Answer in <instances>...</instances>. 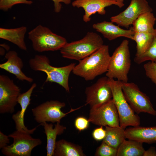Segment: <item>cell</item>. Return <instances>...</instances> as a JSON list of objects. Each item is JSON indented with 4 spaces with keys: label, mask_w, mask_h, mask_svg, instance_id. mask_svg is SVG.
<instances>
[{
    "label": "cell",
    "mask_w": 156,
    "mask_h": 156,
    "mask_svg": "<svg viewBox=\"0 0 156 156\" xmlns=\"http://www.w3.org/2000/svg\"><path fill=\"white\" fill-rule=\"evenodd\" d=\"M110 57L108 45L104 44L91 55L79 61L72 72L86 81L92 80L107 72Z\"/></svg>",
    "instance_id": "6da1fadb"
},
{
    "label": "cell",
    "mask_w": 156,
    "mask_h": 156,
    "mask_svg": "<svg viewBox=\"0 0 156 156\" xmlns=\"http://www.w3.org/2000/svg\"><path fill=\"white\" fill-rule=\"evenodd\" d=\"M29 64L31 68L35 71L44 72L47 77L45 82H54L63 87L67 92H70L68 79L76 64L72 63L65 66L56 67L50 64L49 58L44 55H36L30 59Z\"/></svg>",
    "instance_id": "7a4b0ae2"
},
{
    "label": "cell",
    "mask_w": 156,
    "mask_h": 156,
    "mask_svg": "<svg viewBox=\"0 0 156 156\" xmlns=\"http://www.w3.org/2000/svg\"><path fill=\"white\" fill-rule=\"evenodd\" d=\"M103 43L99 35L88 32L80 40L67 42L60 49V52L64 58L79 61L97 51Z\"/></svg>",
    "instance_id": "3957f363"
},
{
    "label": "cell",
    "mask_w": 156,
    "mask_h": 156,
    "mask_svg": "<svg viewBox=\"0 0 156 156\" xmlns=\"http://www.w3.org/2000/svg\"><path fill=\"white\" fill-rule=\"evenodd\" d=\"M127 40H123L111 56L106 76L124 82L128 81V75L131 66L130 54Z\"/></svg>",
    "instance_id": "277c9868"
},
{
    "label": "cell",
    "mask_w": 156,
    "mask_h": 156,
    "mask_svg": "<svg viewBox=\"0 0 156 156\" xmlns=\"http://www.w3.org/2000/svg\"><path fill=\"white\" fill-rule=\"evenodd\" d=\"M28 37L34 49L39 52L60 50L67 42L65 38L41 25L29 32Z\"/></svg>",
    "instance_id": "5b68a950"
},
{
    "label": "cell",
    "mask_w": 156,
    "mask_h": 156,
    "mask_svg": "<svg viewBox=\"0 0 156 156\" xmlns=\"http://www.w3.org/2000/svg\"><path fill=\"white\" fill-rule=\"evenodd\" d=\"M109 81L112 92V99L118 114L120 127L125 129L129 126H139L140 117L135 114L126 99L120 81L109 79Z\"/></svg>",
    "instance_id": "8992f818"
},
{
    "label": "cell",
    "mask_w": 156,
    "mask_h": 156,
    "mask_svg": "<svg viewBox=\"0 0 156 156\" xmlns=\"http://www.w3.org/2000/svg\"><path fill=\"white\" fill-rule=\"evenodd\" d=\"M31 133L24 130H16L8 136L13 139V143L1 149L6 156H30L32 149L42 143L39 138H34Z\"/></svg>",
    "instance_id": "52a82bcc"
},
{
    "label": "cell",
    "mask_w": 156,
    "mask_h": 156,
    "mask_svg": "<svg viewBox=\"0 0 156 156\" xmlns=\"http://www.w3.org/2000/svg\"><path fill=\"white\" fill-rule=\"evenodd\" d=\"M120 82L124 96L135 112L156 115V110L149 97L141 91L136 84L133 82Z\"/></svg>",
    "instance_id": "ba28073f"
},
{
    "label": "cell",
    "mask_w": 156,
    "mask_h": 156,
    "mask_svg": "<svg viewBox=\"0 0 156 156\" xmlns=\"http://www.w3.org/2000/svg\"><path fill=\"white\" fill-rule=\"evenodd\" d=\"M90 108L88 118L90 122L100 126H120L118 112L112 99Z\"/></svg>",
    "instance_id": "9c48e42d"
},
{
    "label": "cell",
    "mask_w": 156,
    "mask_h": 156,
    "mask_svg": "<svg viewBox=\"0 0 156 156\" xmlns=\"http://www.w3.org/2000/svg\"><path fill=\"white\" fill-rule=\"evenodd\" d=\"M65 105L64 102L57 100L47 101L32 109V112L34 120L38 123H60L61 119L67 114L78 109H71L69 112L64 113L61 109Z\"/></svg>",
    "instance_id": "30bf717a"
},
{
    "label": "cell",
    "mask_w": 156,
    "mask_h": 156,
    "mask_svg": "<svg viewBox=\"0 0 156 156\" xmlns=\"http://www.w3.org/2000/svg\"><path fill=\"white\" fill-rule=\"evenodd\" d=\"M20 88L13 80L5 75H0V113L12 114L21 94Z\"/></svg>",
    "instance_id": "8fae6325"
},
{
    "label": "cell",
    "mask_w": 156,
    "mask_h": 156,
    "mask_svg": "<svg viewBox=\"0 0 156 156\" xmlns=\"http://www.w3.org/2000/svg\"><path fill=\"white\" fill-rule=\"evenodd\" d=\"M85 93L86 105H89L90 107L109 101L112 99V94L109 79L106 76L100 78L86 88Z\"/></svg>",
    "instance_id": "7c38bea8"
},
{
    "label": "cell",
    "mask_w": 156,
    "mask_h": 156,
    "mask_svg": "<svg viewBox=\"0 0 156 156\" xmlns=\"http://www.w3.org/2000/svg\"><path fill=\"white\" fill-rule=\"evenodd\" d=\"M153 9L146 0H131L128 6L117 15L111 17V22L119 26L128 28L142 14L152 12Z\"/></svg>",
    "instance_id": "4fadbf2b"
},
{
    "label": "cell",
    "mask_w": 156,
    "mask_h": 156,
    "mask_svg": "<svg viewBox=\"0 0 156 156\" xmlns=\"http://www.w3.org/2000/svg\"><path fill=\"white\" fill-rule=\"evenodd\" d=\"M72 5L73 7L83 9L85 13L83 19L86 23L89 22L91 16L96 13L105 14L106 7L113 5L118 6L117 3L113 0H75Z\"/></svg>",
    "instance_id": "5bb4252c"
},
{
    "label": "cell",
    "mask_w": 156,
    "mask_h": 156,
    "mask_svg": "<svg viewBox=\"0 0 156 156\" xmlns=\"http://www.w3.org/2000/svg\"><path fill=\"white\" fill-rule=\"evenodd\" d=\"M92 27L110 41L120 37L133 40L135 33L132 27L129 29H124L118 25H114L112 22L106 21L94 24L92 25Z\"/></svg>",
    "instance_id": "9a60e30c"
},
{
    "label": "cell",
    "mask_w": 156,
    "mask_h": 156,
    "mask_svg": "<svg viewBox=\"0 0 156 156\" xmlns=\"http://www.w3.org/2000/svg\"><path fill=\"white\" fill-rule=\"evenodd\" d=\"M7 61L0 64L1 68L14 75L20 80L32 82L33 79L26 76L22 71L23 64L22 60L18 55L16 52L10 51L5 55Z\"/></svg>",
    "instance_id": "2e32d148"
},
{
    "label": "cell",
    "mask_w": 156,
    "mask_h": 156,
    "mask_svg": "<svg viewBox=\"0 0 156 156\" xmlns=\"http://www.w3.org/2000/svg\"><path fill=\"white\" fill-rule=\"evenodd\" d=\"M37 86L36 84H32L30 88L26 92L21 94L19 96L17 102L20 105L21 109L12 115V118L14 122L16 130H24L32 134L36 129L37 126L34 128L29 129L25 126L24 116L25 112L28 106L30 104V97L33 90Z\"/></svg>",
    "instance_id": "e0dca14e"
},
{
    "label": "cell",
    "mask_w": 156,
    "mask_h": 156,
    "mask_svg": "<svg viewBox=\"0 0 156 156\" xmlns=\"http://www.w3.org/2000/svg\"><path fill=\"white\" fill-rule=\"evenodd\" d=\"M126 138L142 143L156 142V127H133L125 130Z\"/></svg>",
    "instance_id": "ac0fdd59"
},
{
    "label": "cell",
    "mask_w": 156,
    "mask_h": 156,
    "mask_svg": "<svg viewBox=\"0 0 156 156\" xmlns=\"http://www.w3.org/2000/svg\"><path fill=\"white\" fill-rule=\"evenodd\" d=\"M27 31L25 26L14 28H0V38L7 40L16 45L21 49L27 51L25 37Z\"/></svg>",
    "instance_id": "d6986e66"
},
{
    "label": "cell",
    "mask_w": 156,
    "mask_h": 156,
    "mask_svg": "<svg viewBox=\"0 0 156 156\" xmlns=\"http://www.w3.org/2000/svg\"><path fill=\"white\" fill-rule=\"evenodd\" d=\"M40 124L44 127V132L47 137V156H53L57 136L63 133L66 127L59 122L55 125L54 127L51 123L49 124L45 122Z\"/></svg>",
    "instance_id": "ffe728a7"
},
{
    "label": "cell",
    "mask_w": 156,
    "mask_h": 156,
    "mask_svg": "<svg viewBox=\"0 0 156 156\" xmlns=\"http://www.w3.org/2000/svg\"><path fill=\"white\" fill-rule=\"evenodd\" d=\"M53 156H85L82 147L62 139L56 141Z\"/></svg>",
    "instance_id": "44dd1931"
},
{
    "label": "cell",
    "mask_w": 156,
    "mask_h": 156,
    "mask_svg": "<svg viewBox=\"0 0 156 156\" xmlns=\"http://www.w3.org/2000/svg\"><path fill=\"white\" fill-rule=\"evenodd\" d=\"M156 18L152 12H146L139 16L132 25L135 32L154 33L156 31L154 26Z\"/></svg>",
    "instance_id": "7402d4cb"
},
{
    "label": "cell",
    "mask_w": 156,
    "mask_h": 156,
    "mask_svg": "<svg viewBox=\"0 0 156 156\" xmlns=\"http://www.w3.org/2000/svg\"><path fill=\"white\" fill-rule=\"evenodd\" d=\"M125 140L117 149V156H143L145 151L143 143L135 140Z\"/></svg>",
    "instance_id": "603a6c76"
},
{
    "label": "cell",
    "mask_w": 156,
    "mask_h": 156,
    "mask_svg": "<svg viewBox=\"0 0 156 156\" xmlns=\"http://www.w3.org/2000/svg\"><path fill=\"white\" fill-rule=\"evenodd\" d=\"M106 135L103 142L112 147L118 149L126 138L125 129L120 127L105 126Z\"/></svg>",
    "instance_id": "cb8c5ba5"
},
{
    "label": "cell",
    "mask_w": 156,
    "mask_h": 156,
    "mask_svg": "<svg viewBox=\"0 0 156 156\" xmlns=\"http://www.w3.org/2000/svg\"><path fill=\"white\" fill-rule=\"evenodd\" d=\"M156 31L154 33L135 32L133 40L136 44V52L135 56L140 55L145 52L151 45Z\"/></svg>",
    "instance_id": "d4e9b609"
},
{
    "label": "cell",
    "mask_w": 156,
    "mask_h": 156,
    "mask_svg": "<svg viewBox=\"0 0 156 156\" xmlns=\"http://www.w3.org/2000/svg\"><path fill=\"white\" fill-rule=\"evenodd\" d=\"M148 60L156 63V35L148 49L142 55L135 56L134 58V62L138 64Z\"/></svg>",
    "instance_id": "484cf974"
},
{
    "label": "cell",
    "mask_w": 156,
    "mask_h": 156,
    "mask_svg": "<svg viewBox=\"0 0 156 156\" xmlns=\"http://www.w3.org/2000/svg\"><path fill=\"white\" fill-rule=\"evenodd\" d=\"M117 149L102 142L97 148L94 155L96 156H117Z\"/></svg>",
    "instance_id": "4316f807"
},
{
    "label": "cell",
    "mask_w": 156,
    "mask_h": 156,
    "mask_svg": "<svg viewBox=\"0 0 156 156\" xmlns=\"http://www.w3.org/2000/svg\"><path fill=\"white\" fill-rule=\"evenodd\" d=\"M32 3V1L30 0H0V9L6 11L16 4L31 5Z\"/></svg>",
    "instance_id": "83f0119b"
},
{
    "label": "cell",
    "mask_w": 156,
    "mask_h": 156,
    "mask_svg": "<svg viewBox=\"0 0 156 156\" xmlns=\"http://www.w3.org/2000/svg\"><path fill=\"white\" fill-rule=\"evenodd\" d=\"M146 76L156 85V63L150 61L144 64Z\"/></svg>",
    "instance_id": "f1b7e54d"
},
{
    "label": "cell",
    "mask_w": 156,
    "mask_h": 156,
    "mask_svg": "<svg viewBox=\"0 0 156 156\" xmlns=\"http://www.w3.org/2000/svg\"><path fill=\"white\" fill-rule=\"evenodd\" d=\"M90 122L88 119L80 116L75 119L74 125L75 128L80 131L87 129L89 126Z\"/></svg>",
    "instance_id": "f546056e"
},
{
    "label": "cell",
    "mask_w": 156,
    "mask_h": 156,
    "mask_svg": "<svg viewBox=\"0 0 156 156\" xmlns=\"http://www.w3.org/2000/svg\"><path fill=\"white\" fill-rule=\"evenodd\" d=\"M103 126L95 129L92 133V137L94 139L97 141L103 140L106 135V131L103 129Z\"/></svg>",
    "instance_id": "4dcf8cb0"
},
{
    "label": "cell",
    "mask_w": 156,
    "mask_h": 156,
    "mask_svg": "<svg viewBox=\"0 0 156 156\" xmlns=\"http://www.w3.org/2000/svg\"><path fill=\"white\" fill-rule=\"evenodd\" d=\"M31 1L33 0H30ZM53 2L54 10L57 13H59L61 10L62 5L61 3H63L66 5L70 4L71 2V0H51Z\"/></svg>",
    "instance_id": "1f68e13d"
},
{
    "label": "cell",
    "mask_w": 156,
    "mask_h": 156,
    "mask_svg": "<svg viewBox=\"0 0 156 156\" xmlns=\"http://www.w3.org/2000/svg\"><path fill=\"white\" fill-rule=\"evenodd\" d=\"M9 136L3 133L0 131V149L8 145L10 142Z\"/></svg>",
    "instance_id": "d6a6232c"
},
{
    "label": "cell",
    "mask_w": 156,
    "mask_h": 156,
    "mask_svg": "<svg viewBox=\"0 0 156 156\" xmlns=\"http://www.w3.org/2000/svg\"><path fill=\"white\" fill-rule=\"evenodd\" d=\"M143 156H156L155 148L151 146L148 149L145 151Z\"/></svg>",
    "instance_id": "836d02e7"
},
{
    "label": "cell",
    "mask_w": 156,
    "mask_h": 156,
    "mask_svg": "<svg viewBox=\"0 0 156 156\" xmlns=\"http://www.w3.org/2000/svg\"><path fill=\"white\" fill-rule=\"evenodd\" d=\"M116 2L118 4V6L120 8L123 7L124 4V0H113Z\"/></svg>",
    "instance_id": "e575fe53"
}]
</instances>
